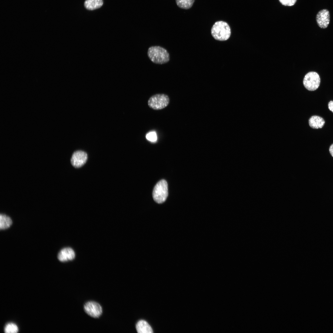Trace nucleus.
<instances>
[{
    "label": "nucleus",
    "instance_id": "f257e3e1",
    "mask_svg": "<svg viewBox=\"0 0 333 333\" xmlns=\"http://www.w3.org/2000/svg\"><path fill=\"white\" fill-rule=\"evenodd\" d=\"M147 55L150 59L156 64H164L170 60L169 54L167 50L159 46L149 47L148 50Z\"/></svg>",
    "mask_w": 333,
    "mask_h": 333
},
{
    "label": "nucleus",
    "instance_id": "f03ea898",
    "mask_svg": "<svg viewBox=\"0 0 333 333\" xmlns=\"http://www.w3.org/2000/svg\"><path fill=\"white\" fill-rule=\"evenodd\" d=\"M211 32L212 36L216 39L220 41L227 40L231 35L229 26L223 21L216 22L212 28Z\"/></svg>",
    "mask_w": 333,
    "mask_h": 333
},
{
    "label": "nucleus",
    "instance_id": "7ed1b4c3",
    "mask_svg": "<svg viewBox=\"0 0 333 333\" xmlns=\"http://www.w3.org/2000/svg\"><path fill=\"white\" fill-rule=\"evenodd\" d=\"M154 200L158 204H161L166 200L168 195V185L166 181L162 179L155 185L153 191Z\"/></svg>",
    "mask_w": 333,
    "mask_h": 333
},
{
    "label": "nucleus",
    "instance_id": "20e7f679",
    "mask_svg": "<svg viewBox=\"0 0 333 333\" xmlns=\"http://www.w3.org/2000/svg\"><path fill=\"white\" fill-rule=\"evenodd\" d=\"M169 102V98L167 95L164 94H157L149 98L148 105L151 109L158 110L166 107Z\"/></svg>",
    "mask_w": 333,
    "mask_h": 333
},
{
    "label": "nucleus",
    "instance_id": "39448f33",
    "mask_svg": "<svg viewBox=\"0 0 333 333\" xmlns=\"http://www.w3.org/2000/svg\"><path fill=\"white\" fill-rule=\"evenodd\" d=\"M320 82V78L316 72H310L304 76L303 84L305 88L309 91H314L319 87Z\"/></svg>",
    "mask_w": 333,
    "mask_h": 333
},
{
    "label": "nucleus",
    "instance_id": "423d86ee",
    "mask_svg": "<svg viewBox=\"0 0 333 333\" xmlns=\"http://www.w3.org/2000/svg\"><path fill=\"white\" fill-rule=\"evenodd\" d=\"M84 309L88 315L94 318H99L103 312L101 305L98 303L93 301H88L85 303Z\"/></svg>",
    "mask_w": 333,
    "mask_h": 333
},
{
    "label": "nucleus",
    "instance_id": "0eeeda50",
    "mask_svg": "<svg viewBox=\"0 0 333 333\" xmlns=\"http://www.w3.org/2000/svg\"><path fill=\"white\" fill-rule=\"evenodd\" d=\"M88 158L87 153L81 150L75 152L71 159L72 165L75 168H79L86 162Z\"/></svg>",
    "mask_w": 333,
    "mask_h": 333
},
{
    "label": "nucleus",
    "instance_id": "6e6552de",
    "mask_svg": "<svg viewBox=\"0 0 333 333\" xmlns=\"http://www.w3.org/2000/svg\"><path fill=\"white\" fill-rule=\"evenodd\" d=\"M330 20V13L327 10H321L316 15V21L318 25L321 28H327L329 24Z\"/></svg>",
    "mask_w": 333,
    "mask_h": 333
},
{
    "label": "nucleus",
    "instance_id": "1a4fd4ad",
    "mask_svg": "<svg viewBox=\"0 0 333 333\" xmlns=\"http://www.w3.org/2000/svg\"><path fill=\"white\" fill-rule=\"evenodd\" d=\"M75 254L73 250L70 247H66L61 249L58 253L57 258L60 261L64 262L73 260Z\"/></svg>",
    "mask_w": 333,
    "mask_h": 333
},
{
    "label": "nucleus",
    "instance_id": "9d476101",
    "mask_svg": "<svg viewBox=\"0 0 333 333\" xmlns=\"http://www.w3.org/2000/svg\"><path fill=\"white\" fill-rule=\"evenodd\" d=\"M325 121L322 117L318 116H313L309 120L310 126L313 129L322 128L325 124Z\"/></svg>",
    "mask_w": 333,
    "mask_h": 333
},
{
    "label": "nucleus",
    "instance_id": "9b49d317",
    "mask_svg": "<svg viewBox=\"0 0 333 333\" xmlns=\"http://www.w3.org/2000/svg\"><path fill=\"white\" fill-rule=\"evenodd\" d=\"M136 328L139 333H152L153 330L150 326L145 321L141 320L139 321L136 325Z\"/></svg>",
    "mask_w": 333,
    "mask_h": 333
},
{
    "label": "nucleus",
    "instance_id": "f8f14e48",
    "mask_svg": "<svg viewBox=\"0 0 333 333\" xmlns=\"http://www.w3.org/2000/svg\"><path fill=\"white\" fill-rule=\"evenodd\" d=\"M103 4V0H86L84 6L87 9L92 10L100 8Z\"/></svg>",
    "mask_w": 333,
    "mask_h": 333
},
{
    "label": "nucleus",
    "instance_id": "ddd939ff",
    "mask_svg": "<svg viewBox=\"0 0 333 333\" xmlns=\"http://www.w3.org/2000/svg\"><path fill=\"white\" fill-rule=\"evenodd\" d=\"M12 220L10 218L5 214L0 215V229L5 230L9 228L12 225Z\"/></svg>",
    "mask_w": 333,
    "mask_h": 333
},
{
    "label": "nucleus",
    "instance_id": "4468645a",
    "mask_svg": "<svg viewBox=\"0 0 333 333\" xmlns=\"http://www.w3.org/2000/svg\"><path fill=\"white\" fill-rule=\"evenodd\" d=\"M195 0H175L177 6L183 9H188L192 6Z\"/></svg>",
    "mask_w": 333,
    "mask_h": 333
},
{
    "label": "nucleus",
    "instance_id": "2eb2a0df",
    "mask_svg": "<svg viewBox=\"0 0 333 333\" xmlns=\"http://www.w3.org/2000/svg\"><path fill=\"white\" fill-rule=\"evenodd\" d=\"M18 331L17 325L11 323H7L4 328V331L6 333H16Z\"/></svg>",
    "mask_w": 333,
    "mask_h": 333
},
{
    "label": "nucleus",
    "instance_id": "dca6fc26",
    "mask_svg": "<svg viewBox=\"0 0 333 333\" xmlns=\"http://www.w3.org/2000/svg\"><path fill=\"white\" fill-rule=\"evenodd\" d=\"M146 139L152 142L155 141L157 140L156 134L154 132H151L146 135Z\"/></svg>",
    "mask_w": 333,
    "mask_h": 333
},
{
    "label": "nucleus",
    "instance_id": "f3484780",
    "mask_svg": "<svg viewBox=\"0 0 333 333\" xmlns=\"http://www.w3.org/2000/svg\"><path fill=\"white\" fill-rule=\"evenodd\" d=\"M279 1L284 5L291 6L295 4L297 0H279Z\"/></svg>",
    "mask_w": 333,
    "mask_h": 333
},
{
    "label": "nucleus",
    "instance_id": "a211bd4d",
    "mask_svg": "<svg viewBox=\"0 0 333 333\" xmlns=\"http://www.w3.org/2000/svg\"><path fill=\"white\" fill-rule=\"evenodd\" d=\"M328 108L333 113V101H330L328 104Z\"/></svg>",
    "mask_w": 333,
    "mask_h": 333
},
{
    "label": "nucleus",
    "instance_id": "6ab92c4d",
    "mask_svg": "<svg viewBox=\"0 0 333 333\" xmlns=\"http://www.w3.org/2000/svg\"><path fill=\"white\" fill-rule=\"evenodd\" d=\"M329 151L332 156L333 157V144L330 146L329 148Z\"/></svg>",
    "mask_w": 333,
    "mask_h": 333
}]
</instances>
